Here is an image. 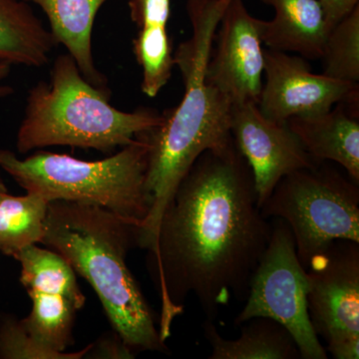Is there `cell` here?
I'll return each instance as SVG.
<instances>
[{"label": "cell", "instance_id": "obj_22", "mask_svg": "<svg viewBox=\"0 0 359 359\" xmlns=\"http://www.w3.org/2000/svg\"><path fill=\"white\" fill-rule=\"evenodd\" d=\"M89 348L90 344L76 353L47 351L33 340L21 318L13 314H0V359H81Z\"/></svg>", "mask_w": 359, "mask_h": 359}, {"label": "cell", "instance_id": "obj_19", "mask_svg": "<svg viewBox=\"0 0 359 359\" xmlns=\"http://www.w3.org/2000/svg\"><path fill=\"white\" fill-rule=\"evenodd\" d=\"M14 259L20 262V280L26 292L63 294L80 309L84 308L86 297L78 285L76 273L57 252L32 245L18 252Z\"/></svg>", "mask_w": 359, "mask_h": 359}, {"label": "cell", "instance_id": "obj_26", "mask_svg": "<svg viewBox=\"0 0 359 359\" xmlns=\"http://www.w3.org/2000/svg\"><path fill=\"white\" fill-rule=\"evenodd\" d=\"M11 66L0 65V99L13 95L14 89L11 85L4 83V80L11 74Z\"/></svg>", "mask_w": 359, "mask_h": 359}, {"label": "cell", "instance_id": "obj_20", "mask_svg": "<svg viewBox=\"0 0 359 359\" xmlns=\"http://www.w3.org/2000/svg\"><path fill=\"white\" fill-rule=\"evenodd\" d=\"M132 45L142 68V92L155 98L171 79L175 67L173 46L167 28L138 29Z\"/></svg>", "mask_w": 359, "mask_h": 359}, {"label": "cell", "instance_id": "obj_21", "mask_svg": "<svg viewBox=\"0 0 359 359\" xmlns=\"http://www.w3.org/2000/svg\"><path fill=\"white\" fill-rule=\"evenodd\" d=\"M321 60L323 74L341 81L359 82V6L328 33Z\"/></svg>", "mask_w": 359, "mask_h": 359}, {"label": "cell", "instance_id": "obj_18", "mask_svg": "<svg viewBox=\"0 0 359 359\" xmlns=\"http://www.w3.org/2000/svg\"><path fill=\"white\" fill-rule=\"evenodd\" d=\"M48 204L36 194H6L0 200V252L14 259L26 247L41 244Z\"/></svg>", "mask_w": 359, "mask_h": 359}, {"label": "cell", "instance_id": "obj_23", "mask_svg": "<svg viewBox=\"0 0 359 359\" xmlns=\"http://www.w3.org/2000/svg\"><path fill=\"white\" fill-rule=\"evenodd\" d=\"M130 18L138 29L167 27L171 0H128Z\"/></svg>", "mask_w": 359, "mask_h": 359}, {"label": "cell", "instance_id": "obj_8", "mask_svg": "<svg viewBox=\"0 0 359 359\" xmlns=\"http://www.w3.org/2000/svg\"><path fill=\"white\" fill-rule=\"evenodd\" d=\"M308 311L318 337L337 359L359 358V243L339 240L306 269Z\"/></svg>", "mask_w": 359, "mask_h": 359}, {"label": "cell", "instance_id": "obj_1", "mask_svg": "<svg viewBox=\"0 0 359 359\" xmlns=\"http://www.w3.org/2000/svg\"><path fill=\"white\" fill-rule=\"evenodd\" d=\"M271 228L257 203L250 168L233 141L200 155L165 208L147 250L160 297L161 339L171 337L191 295L211 320L231 297H247Z\"/></svg>", "mask_w": 359, "mask_h": 359}, {"label": "cell", "instance_id": "obj_4", "mask_svg": "<svg viewBox=\"0 0 359 359\" xmlns=\"http://www.w3.org/2000/svg\"><path fill=\"white\" fill-rule=\"evenodd\" d=\"M50 74L49 83L39 81L28 91L16 135L20 154L51 146L108 154L162 122V113L151 108L125 112L111 105L110 89L89 83L70 54L56 57Z\"/></svg>", "mask_w": 359, "mask_h": 359}, {"label": "cell", "instance_id": "obj_5", "mask_svg": "<svg viewBox=\"0 0 359 359\" xmlns=\"http://www.w3.org/2000/svg\"><path fill=\"white\" fill-rule=\"evenodd\" d=\"M147 131L116 154L98 161L46 151L20 159L13 151L0 149V169L26 193L48 202L98 205L142 226L150 211L145 191L150 150Z\"/></svg>", "mask_w": 359, "mask_h": 359}, {"label": "cell", "instance_id": "obj_27", "mask_svg": "<svg viewBox=\"0 0 359 359\" xmlns=\"http://www.w3.org/2000/svg\"><path fill=\"white\" fill-rule=\"evenodd\" d=\"M6 194H8V190H7V187L6 183H4V179L0 176V200H1Z\"/></svg>", "mask_w": 359, "mask_h": 359}, {"label": "cell", "instance_id": "obj_2", "mask_svg": "<svg viewBox=\"0 0 359 359\" xmlns=\"http://www.w3.org/2000/svg\"><path fill=\"white\" fill-rule=\"evenodd\" d=\"M231 0H188L192 35L174 52L175 66L183 77L185 93L176 107L162 113L160 125L148 130L145 191L150 211L141 226L139 248L154 245L165 208L180 182L205 151L233 142V103L205 79L215 34Z\"/></svg>", "mask_w": 359, "mask_h": 359}, {"label": "cell", "instance_id": "obj_3", "mask_svg": "<svg viewBox=\"0 0 359 359\" xmlns=\"http://www.w3.org/2000/svg\"><path fill=\"white\" fill-rule=\"evenodd\" d=\"M140 224L98 207L49 202L41 245L53 250L98 295L112 330L134 353H167L154 313L127 264Z\"/></svg>", "mask_w": 359, "mask_h": 359}, {"label": "cell", "instance_id": "obj_7", "mask_svg": "<svg viewBox=\"0 0 359 359\" xmlns=\"http://www.w3.org/2000/svg\"><path fill=\"white\" fill-rule=\"evenodd\" d=\"M273 219L268 247L250 278L247 302L233 323L271 318L289 330L302 359H327V349L309 320L308 273L297 257L294 236L283 219Z\"/></svg>", "mask_w": 359, "mask_h": 359}, {"label": "cell", "instance_id": "obj_17", "mask_svg": "<svg viewBox=\"0 0 359 359\" xmlns=\"http://www.w3.org/2000/svg\"><path fill=\"white\" fill-rule=\"evenodd\" d=\"M32 299L30 313L21 318L23 327L40 346L65 353L74 342L73 328L80 309L65 295L54 292H26Z\"/></svg>", "mask_w": 359, "mask_h": 359}, {"label": "cell", "instance_id": "obj_16", "mask_svg": "<svg viewBox=\"0 0 359 359\" xmlns=\"http://www.w3.org/2000/svg\"><path fill=\"white\" fill-rule=\"evenodd\" d=\"M237 339L222 337L214 320L203 323L205 339L211 347V359H299V348L289 330L278 321L254 318L243 323Z\"/></svg>", "mask_w": 359, "mask_h": 359}, {"label": "cell", "instance_id": "obj_24", "mask_svg": "<svg viewBox=\"0 0 359 359\" xmlns=\"http://www.w3.org/2000/svg\"><path fill=\"white\" fill-rule=\"evenodd\" d=\"M134 351L113 330L112 334L103 335L96 342L90 344L85 358L130 359L134 358Z\"/></svg>", "mask_w": 359, "mask_h": 359}, {"label": "cell", "instance_id": "obj_6", "mask_svg": "<svg viewBox=\"0 0 359 359\" xmlns=\"http://www.w3.org/2000/svg\"><path fill=\"white\" fill-rule=\"evenodd\" d=\"M323 163L283 177L261 208L290 226L306 269L334 241L359 243L358 183Z\"/></svg>", "mask_w": 359, "mask_h": 359}, {"label": "cell", "instance_id": "obj_13", "mask_svg": "<svg viewBox=\"0 0 359 359\" xmlns=\"http://www.w3.org/2000/svg\"><path fill=\"white\" fill-rule=\"evenodd\" d=\"M273 7V20H264L262 39L269 49L292 52L306 60L321 58L328 28L318 0H262Z\"/></svg>", "mask_w": 359, "mask_h": 359}, {"label": "cell", "instance_id": "obj_12", "mask_svg": "<svg viewBox=\"0 0 359 359\" xmlns=\"http://www.w3.org/2000/svg\"><path fill=\"white\" fill-rule=\"evenodd\" d=\"M359 97L320 114L290 118L287 124L314 162L337 163L359 184Z\"/></svg>", "mask_w": 359, "mask_h": 359}, {"label": "cell", "instance_id": "obj_9", "mask_svg": "<svg viewBox=\"0 0 359 359\" xmlns=\"http://www.w3.org/2000/svg\"><path fill=\"white\" fill-rule=\"evenodd\" d=\"M264 20L231 0L222 16L205 71V79L231 103H259L264 84Z\"/></svg>", "mask_w": 359, "mask_h": 359}, {"label": "cell", "instance_id": "obj_14", "mask_svg": "<svg viewBox=\"0 0 359 359\" xmlns=\"http://www.w3.org/2000/svg\"><path fill=\"white\" fill-rule=\"evenodd\" d=\"M39 6L49 22L56 43L74 59L85 79L98 88H108L107 78L97 69L92 50V32L97 13L108 0H26Z\"/></svg>", "mask_w": 359, "mask_h": 359}, {"label": "cell", "instance_id": "obj_11", "mask_svg": "<svg viewBox=\"0 0 359 359\" xmlns=\"http://www.w3.org/2000/svg\"><path fill=\"white\" fill-rule=\"evenodd\" d=\"M231 134L250 168L261 208L283 177L318 164L287 123L269 119L257 103L233 104Z\"/></svg>", "mask_w": 359, "mask_h": 359}, {"label": "cell", "instance_id": "obj_25", "mask_svg": "<svg viewBox=\"0 0 359 359\" xmlns=\"http://www.w3.org/2000/svg\"><path fill=\"white\" fill-rule=\"evenodd\" d=\"M330 30L359 6V0H318Z\"/></svg>", "mask_w": 359, "mask_h": 359}, {"label": "cell", "instance_id": "obj_15", "mask_svg": "<svg viewBox=\"0 0 359 359\" xmlns=\"http://www.w3.org/2000/svg\"><path fill=\"white\" fill-rule=\"evenodd\" d=\"M56 45L26 0H0V65L44 67Z\"/></svg>", "mask_w": 359, "mask_h": 359}, {"label": "cell", "instance_id": "obj_10", "mask_svg": "<svg viewBox=\"0 0 359 359\" xmlns=\"http://www.w3.org/2000/svg\"><path fill=\"white\" fill-rule=\"evenodd\" d=\"M264 77L257 106L266 118L278 123L320 114L359 96L358 83L314 74L306 59L287 52L264 50Z\"/></svg>", "mask_w": 359, "mask_h": 359}]
</instances>
